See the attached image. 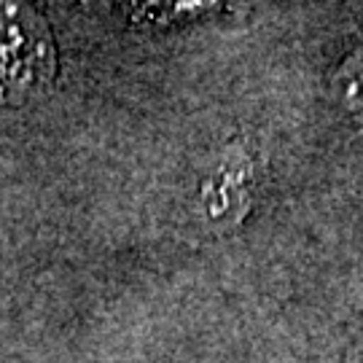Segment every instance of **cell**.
<instances>
[{"label": "cell", "mask_w": 363, "mask_h": 363, "mask_svg": "<svg viewBox=\"0 0 363 363\" xmlns=\"http://www.w3.org/2000/svg\"><path fill=\"white\" fill-rule=\"evenodd\" d=\"M54 73V49L38 13L0 0V78L11 89H33Z\"/></svg>", "instance_id": "obj_1"}]
</instances>
